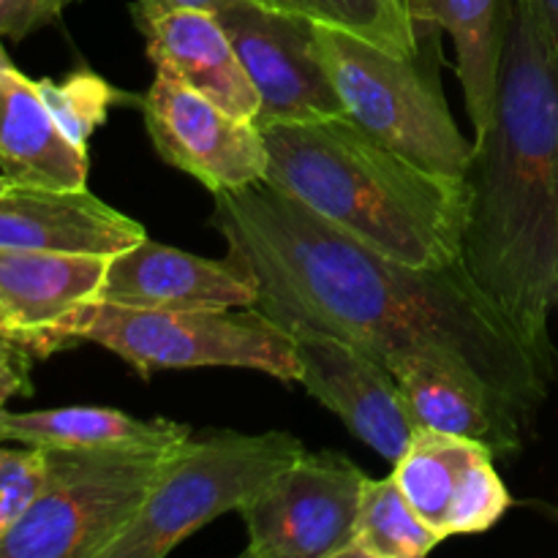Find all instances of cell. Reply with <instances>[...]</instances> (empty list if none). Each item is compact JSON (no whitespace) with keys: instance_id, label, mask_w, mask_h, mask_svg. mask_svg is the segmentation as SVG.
I'll return each instance as SVG.
<instances>
[{"instance_id":"obj_1","label":"cell","mask_w":558,"mask_h":558,"mask_svg":"<svg viewBox=\"0 0 558 558\" xmlns=\"http://www.w3.org/2000/svg\"><path fill=\"white\" fill-rule=\"evenodd\" d=\"M213 196V227L259 287L254 308L343 338L385 365L428 354L474 376L534 428L554 379L463 262L412 267L387 259L265 180Z\"/></svg>"},{"instance_id":"obj_2","label":"cell","mask_w":558,"mask_h":558,"mask_svg":"<svg viewBox=\"0 0 558 558\" xmlns=\"http://www.w3.org/2000/svg\"><path fill=\"white\" fill-rule=\"evenodd\" d=\"M463 267L558 381V54L529 0L512 5L496 114L474 142Z\"/></svg>"},{"instance_id":"obj_3","label":"cell","mask_w":558,"mask_h":558,"mask_svg":"<svg viewBox=\"0 0 558 558\" xmlns=\"http://www.w3.org/2000/svg\"><path fill=\"white\" fill-rule=\"evenodd\" d=\"M265 183L387 259L412 267L463 262L472 189L379 145L349 118L262 129Z\"/></svg>"},{"instance_id":"obj_4","label":"cell","mask_w":558,"mask_h":558,"mask_svg":"<svg viewBox=\"0 0 558 558\" xmlns=\"http://www.w3.org/2000/svg\"><path fill=\"white\" fill-rule=\"evenodd\" d=\"M316 41L347 118L357 129L428 172L466 178L474 142L461 134L447 107L436 60L430 63L423 49L387 52L327 25H316Z\"/></svg>"},{"instance_id":"obj_5","label":"cell","mask_w":558,"mask_h":558,"mask_svg":"<svg viewBox=\"0 0 558 558\" xmlns=\"http://www.w3.org/2000/svg\"><path fill=\"white\" fill-rule=\"evenodd\" d=\"M65 341L98 343L145 379L158 371L251 368L289 385L300 381L292 336L254 305L153 311L96 300L69 322Z\"/></svg>"},{"instance_id":"obj_6","label":"cell","mask_w":558,"mask_h":558,"mask_svg":"<svg viewBox=\"0 0 558 558\" xmlns=\"http://www.w3.org/2000/svg\"><path fill=\"white\" fill-rule=\"evenodd\" d=\"M287 430H216L178 447L156 488L107 558H163L227 512H240L305 456Z\"/></svg>"},{"instance_id":"obj_7","label":"cell","mask_w":558,"mask_h":558,"mask_svg":"<svg viewBox=\"0 0 558 558\" xmlns=\"http://www.w3.org/2000/svg\"><path fill=\"white\" fill-rule=\"evenodd\" d=\"M174 450H47L41 494L0 539V558H107Z\"/></svg>"},{"instance_id":"obj_8","label":"cell","mask_w":558,"mask_h":558,"mask_svg":"<svg viewBox=\"0 0 558 558\" xmlns=\"http://www.w3.org/2000/svg\"><path fill=\"white\" fill-rule=\"evenodd\" d=\"M363 469L341 452H305L240 510L245 558H341L357 532Z\"/></svg>"},{"instance_id":"obj_9","label":"cell","mask_w":558,"mask_h":558,"mask_svg":"<svg viewBox=\"0 0 558 558\" xmlns=\"http://www.w3.org/2000/svg\"><path fill=\"white\" fill-rule=\"evenodd\" d=\"M251 85L259 93V129L347 118L316 41V22L259 0L216 11Z\"/></svg>"},{"instance_id":"obj_10","label":"cell","mask_w":558,"mask_h":558,"mask_svg":"<svg viewBox=\"0 0 558 558\" xmlns=\"http://www.w3.org/2000/svg\"><path fill=\"white\" fill-rule=\"evenodd\" d=\"M147 134L167 163L199 180L207 191H243L267 172L265 134L202 93L158 74L142 96Z\"/></svg>"},{"instance_id":"obj_11","label":"cell","mask_w":558,"mask_h":558,"mask_svg":"<svg viewBox=\"0 0 558 558\" xmlns=\"http://www.w3.org/2000/svg\"><path fill=\"white\" fill-rule=\"evenodd\" d=\"M494 458L485 441L417 428L407 452L392 463V480L420 521L445 543L488 532L512 507Z\"/></svg>"},{"instance_id":"obj_12","label":"cell","mask_w":558,"mask_h":558,"mask_svg":"<svg viewBox=\"0 0 558 558\" xmlns=\"http://www.w3.org/2000/svg\"><path fill=\"white\" fill-rule=\"evenodd\" d=\"M289 330L308 396L357 436L363 445L396 463L417 434L396 379L385 363L343 338L303 322H278Z\"/></svg>"},{"instance_id":"obj_13","label":"cell","mask_w":558,"mask_h":558,"mask_svg":"<svg viewBox=\"0 0 558 558\" xmlns=\"http://www.w3.org/2000/svg\"><path fill=\"white\" fill-rule=\"evenodd\" d=\"M259 298L254 276L234 254L202 259L145 238L109 256L98 303L153 311L251 308Z\"/></svg>"},{"instance_id":"obj_14","label":"cell","mask_w":558,"mask_h":558,"mask_svg":"<svg viewBox=\"0 0 558 558\" xmlns=\"http://www.w3.org/2000/svg\"><path fill=\"white\" fill-rule=\"evenodd\" d=\"M109 256L0 251V311L16 347L47 357L69 347L65 327L96 303Z\"/></svg>"},{"instance_id":"obj_15","label":"cell","mask_w":558,"mask_h":558,"mask_svg":"<svg viewBox=\"0 0 558 558\" xmlns=\"http://www.w3.org/2000/svg\"><path fill=\"white\" fill-rule=\"evenodd\" d=\"M131 14L145 36L147 58L158 74L202 93L238 118L256 120L259 93L213 11L134 0Z\"/></svg>"},{"instance_id":"obj_16","label":"cell","mask_w":558,"mask_h":558,"mask_svg":"<svg viewBox=\"0 0 558 558\" xmlns=\"http://www.w3.org/2000/svg\"><path fill=\"white\" fill-rule=\"evenodd\" d=\"M145 238L140 221L87 189H49L0 174V251L114 256Z\"/></svg>"},{"instance_id":"obj_17","label":"cell","mask_w":558,"mask_h":558,"mask_svg":"<svg viewBox=\"0 0 558 558\" xmlns=\"http://www.w3.org/2000/svg\"><path fill=\"white\" fill-rule=\"evenodd\" d=\"M387 371L417 428L485 441L496 456L521 452L532 434V428L474 376L428 354H401L387 363Z\"/></svg>"},{"instance_id":"obj_18","label":"cell","mask_w":558,"mask_h":558,"mask_svg":"<svg viewBox=\"0 0 558 558\" xmlns=\"http://www.w3.org/2000/svg\"><path fill=\"white\" fill-rule=\"evenodd\" d=\"M0 172L49 189H87V150L49 112L36 80L0 63Z\"/></svg>"},{"instance_id":"obj_19","label":"cell","mask_w":558,"mask_h":558,"mask_svg":"<svg viewBox=\"0 0 558 558\" xmlns=\"http://www.w3.org/2000/svg\"><path fill=\"white\" fill-rule=\"evenodd\" d=\"M420 27L447 31L456 41L458 80L474 134L490 129L499 101L501 63L515 0H412Z\"/></svg>"},{"instance_id":"obj_20","label":"cell","mask_w":558,"mask_h":558,"mask_svg":"<svg viewBox=\"0 0 558 558\" xmlns=\"http://www.w3.org/2000/svg\"><path fill=\"white\" fill-rule=\"evenodd\" d=\"M194 436L174 420H140L118 409L63 407L9 412L0 407V439L47 450H172Z\"/></svg>"},{"instance_id":"obj_21","label":"cell","mask_w":558,"mask_h":558,"mask_svg":"<svg viewBox=\"0 0 558 558\" xmlns=\"http://www.w3.org/2000/svg\"><path fill=\"white\" fill-rule=\"evenodd\" d=\"M272 9L300 14L316 25L336 27L365 38L376 47L396 54H417L425 33L414 20L412 0H259Z\"/></svg>"},{"instance_id":"obj_22","label":"cell","mask_w":558,"mask_h":558,"mask_svg":"<svg viewBox=\"0 0 558 558\" xmlns=\"http://www.w3.org/2000/svg\"><path fill=\"white\" fill-rule=\"evenodd\" d=\"M439 543L390 474L365 483L357 532L341 558H423Z\"/></svg>"},{"instance_id":"obj_23","label":"cell","mask_w":558,"mask_h":558,"mask_svg":"<svg viewBox=\"0 0 558 558\" xmlns=\"http://www.w3.org/2000/svg\"><path fill=\"white\" fill-rule=\"evenodd\" d=\"M36 85L63 134L82 150H87L93 131L107 123L109 109L131 107V104L140 107L142 104V98L118 90L90 69L71 71L60 82L36 80Z\"/></svg>"},{"instance_id":"obj_24","label":"cell","mask_w":558,"mask_h":558,"mask_svg":"<svg viewBox=\"0 0 558 558\" xmlns=\"http://www.w3.org/2000/svg\"><path fill=\"white\" fill-rule=\"evenodd\" d=\"M47 477V450L25 445V450L0 447V539L22 521Z\"/></svg>"},{"instance_id":"obj_25","label":"cell","mask_w":558,"mask_h":558,"mask_svg":"<svg viewBox=\"0 0 558 558\" xmlns=\"http://www.w3.org/2000/svg\"><path fill=\"white\" fill-rule=\"evenodd\" d=\"M71 0H0V36L22 41L49 25Z\"/></svg>"},{"instance_id":"obj_26","label":"cell","mask_w":558,"mask_h":558,"mask_svg":"<svg viewBox=\"0 0 558 558\" xmlns=\"http://www.w3.org/2000/svg\"><path fill=\"white\" fill-rule=\"evenodd\" d=\"M27 357L31 354L25 349L0 338V401L11 392L27 390Z\"/></svg>"},{"instance_id":"obj_27","label":"cell","mask_w":558,"mask_h":558,"mask_svg":"<svg viewBox=\"0 0 558 558\" xmlns=\"http://www.w3.org/2000/svg\"><path fill=\"white\" fill-rule=\"evenodd\" d=\"M529 5H532V11L537 14L545 36H548V41L554 44L558 54V0H529Z\"/></svg>"},{"instance_id":"obj_28","label":"cell","mask_w":558,"mask_h":558,"mask_svg":"<svg viewBox=\"0 0 558 558\" xmlns=\"http://www.w3.org/2000/svg\"><path fill=\"white\" fill-rule=\"evenodd\" d=\"M161 3H174V5H191V9H205V11H221L223 5L234 3V0H161Z\"/></svg>"},{"instance_id":"obj_29","label":"cell","mask_w":558,"mask_h":558,"mask_svg":"<svg viewBox=\"0 0 558 558\" xmlns=\"http://www.w3.org/2000/svg\"><path fill=\"white\" fill-rule=\"evenodd\" d=\"M0 338H3V341H11L9 327H5V319H3V311H0ZM11 343H14V341H11Z\"/></svg>"},{"instance_id":"obj_30","label":"cell","mask_w":558,"mask_h":558,"mask_svg":"<svg viewBox=\"0 0 558 558\" xmlns=\"http://www.w3.org/2000/svg\"><path fill=\"white\" fill-rule=\"evenodd\" d=\"M0 63H9V58H5V52H3V47H0Z\"/></svg>"}]
</instances>
